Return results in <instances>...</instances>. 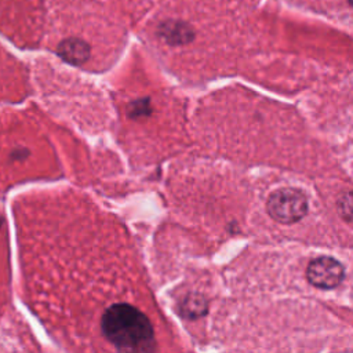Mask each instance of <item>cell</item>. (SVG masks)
<instances>
[{"label":"cell","mask_w":353,"mask_h":353,"mask_svg":"<svg viewBox=\"0 0 353 353\" xmlns=\"http://www.w3.org/2000/svg\"><path fill=\"white\" fill-rule=\"evenodd\" d=\"M183 309L186 310V313L189 316H197L200 313L204 312L205 305H204V299L201 296H188L183 305Z\"/></svg>","instance_id":"obj_6"},{"label":"cell","mask_w":353,"mask_h":353,"mask_svg":"<svg viewBox=\"0 0 353 353\" xmlns=\"http://www.w3.org/2000/svg\"><path fill=\"white\" fill-rule=\"evenodd\" d=\"M0 225H1V219H0Z\"/></svg>","instance_id":"obj_8"},{"label":"cell","mask_w":353,"mask_h":353,"mask_svg":"<svg viewBox=\"0 0 353 353\" xmlns=\"http://www.w3.org/2000/svg\"><path fill=\"white\" fill-rule=\"evenodd\" d=\"M58 54L69 63L81 65L88 59L90 48L80 39H66L59 44Z\"/></svg>","instance_id":"obj_4"},{"label":"cell","mask_w":353,"mask_h":353,"mask_svg":"<svg viewBox=\"0 0 353 353\" xmlns=\"http://www.w3.org/2000/svg\"><path fill=\"white\" fill-rule=\"evenodd\" d=\"M160 34L163 36V39L171 44H182V43H188L192 40L193 34L192 30L189 29V26L182 25L179 22H172V23H165L161 30Z\"/></svg>","instance_id":"obj_5"},{"label":"cell","mask_w":353,"mask_h":353,"mask_svg":"<svg viewBox=\"0 0 353 353\" xmlns=\"http://www.w3.org/2000/svg\"><path fill=\"white\" fill-rule=\"evenodd\" d=\"M266 208L274 221L280 223H294L306 215L307 199L301 190L281 188L269 196Z\"/></svg>","instance_id":"obj_2"},{"label":"cell","mask_w":353,"mask_h":353,"mask_svg":"<svg viewBox=\"0 0 353 353\" xmlns=\"http://www.w3.org/2000/svg\"><path fill=\"white\" fill-rule=\"evenodd\" d=\"M341 214H342V216H345L346 222H350V218H352V200H350V193L349 192L341 200Z\"/></svg>","instance_id":"obj_7"},{"label":"cell","mask_w":353,"mask_h":353,"mask_svg":"<svg viewBox=\"0 0 353 353\" xmlns=\"http://www.w3.org/2000/svg\"><path fill=\"white\" fill-rule=\"evenodd\" d=\"M103 336L120 350H148L153 345V327L135 306L114 303L101 319Z\"/></svg>","instance_id":"obj_1"},{"label":"cell","mask_w":353,"mask_h":353,"mask_svg":"<svg viewBox=\"0 0 353 353\" xmlns=\"http://www.w3.org/2000/svg\"><path fill=\"white\" fill-rule=\"evenodd\" d=\"M343 274L345 270L341 262L331 256H319L313 259L306 269V276L310 284L324 290L339 285L343 280Z\"/></svg>","instance_id":"obj_3"}]
</instances>
